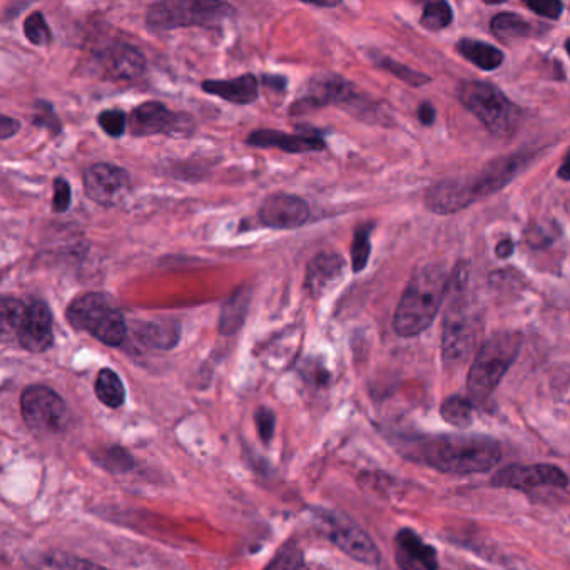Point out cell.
Segmentation results:
<instances>
[{
    "label": "cell",
    "instance_id": "6da1fadb",
    "mask_svg": "<svg viewBox=\"0 0 570 570\" xmlns=\"http://www.w3.org/2000/svg\"><path fill=\"white\" fill-rule=\"evenodd\" d=\"M502 457L499 442L485 435H438L415 447V459L442 474H482Z\"/></svg>",
    "mask_w": 570,
    "mask_h": 570
},
{
    "label": "cell",
    "instance_id": "7a4b0ae2",
    "mask_svg": "<svg viewBox=\"0 0 570 570\" xmlns=\"http://www.w3.org/2000/svg\"><path fill=\"white\" fill-rule=\"evenodd\" d=\"M450 273L443 263L417 268L403 291L393 316V328L400 336H417L432 325L450 288Z\"/></svg>",
    "mask_w": 570,
    "mask_h": 570
},
{
    "label": "cell",
    "instance_id": "3957f363",
    "mask_svg": "<svg viewBox=\"0 0 570 570\" xmlns=\"http://www.w3.org/2000/svg\"><path fill=\"white\" fill-rule=\"evenodd\" d=\"M467 281L469 266L455 268L448 288L450 306L443 323L442 357L448 368H459L469 362L482 333V320L467 295Z\"/></svg>",
    "mask_w": 570,
    "mask_h": 570
},
{
    "label": "cell",
    "instance_id": "277c9868",
    "mask_svg": "<svg viewBox=\"0 0 570 570\" xmlns=\"http://www.w3.org/2000/svg\"><path fill=\"white\" fill-rule=\"evenodd\" d=\"M520 347L522 335L517 331H500L485 341L479 352L475 353L467 378L472 400L484 402L494 393L519 355Z\"/></svg>",
    "mask_w": 570,
    "mask_h": 570
},
{
    "label": "cell",
    "instance_id": "5b68a950",
    "mask_svg": "<svg viewBox=\"0 0 570 570\" xmlns=\"http://www.w3.org/2000/svg\"><path fill=\"white\" fill-rule=\"evenodd\" d=\"M66 318L74 330L86 331L109 347H121L128 336L121 311L102 293L76 296L67 306Z\"/></svg>",
    "mask_w": 570,
    "mask_h": 570
},
{
    "label": "cell",
    "instance_id": "8992f818",
    "mask_svg": "<svg viewBox=\"0 0 570 570\" xmlns=\"http://www.w3.org/2000/svg\"><path fill=\"white\" fill-rule=\"evenodd\" d=\"M460 102L497 138H509L519 126V107L489 82L464 81L457 87Z\"/></svg>",
    "mask_w": 570,
    "mask_h": 570
},
{
    "label": "cell",
    "instance_id": "52a82bcc",
    "mask_svg": "<svg viewBox=\"0 0 570 570\" xmlns=\"http://www.w3.org/2000/svg\"><path fill=\"white\" fill-rule=\"evenodd\" d=\"M235 14V7L226 2L169 0L149 7L146 12V22L149 27L158 31H171L189 26H218Z\"/></svg>",
    "mask_w": 570,
    "mask_h": 570
},
{
    "label": "cell",
    "instance_id": "ba28073f",
    "mask_svg": "<svg viewBox=\"0 0 570 570\" xmlns=\"http://www.w3.org/2000/svg\"><path fill=\"white\" fill-rule=\"evenodd\" d=\"M22 418L36 433H59L67 427L69 413L59 393L44 385H31L22 393Z\"/></svg>",
    "mask_w": 570,
    "mask_h": 570
},
{
    "label": "cell",
    "instance_id": "9c48e42d",
    "mask_svg": "<svg viewBox=\"0 0 570 570\" xmlns=\"http://www.w3.org/2000/svg\"><path fill=\"white\" fill-rule=\"evenodd\" d=\"M490 484L497 489L530 492L537 489H565L569 477L555 465H509L492 477Z\"/></svg>",
    "mask_w": 570,
    "mask_h": 570
},
{
    "label": "cell",
    "instance_id": "30bf717a",
    "mask_svg": "<svg viewBox=\"0 0 570 570\" xmlns=\"http://www.w3.org/2000/svg\"><path fill=\"white\" fill-rule=\"evenodd\" d=\"M84 189L87 198L101 206H116L131 189V179L126 169L109 163L92 164L84 173Z\"/></svg>",
    "mask_w": 570,
    "mask_h": 570
},
{
    "label": "cell",
    "instance_id": "8fae6325",
    "mask_svg": "<svg viewBox=\"0 0 570 570\" xmlns=\"http://www.w3.org/2000/svg\"><path fill=\"white\" fill-rule=\"evenodd\" d=\"M188 123H191V119L169 111L163 102L149 101L134 107L129 116V131L136 138H146L156 134L173 136L181 129L184 133H188L186 129Z\"/></svg>",
    "mask_w": 570,
    "mask_h": 570
},
{
    "label": "cell",
    "instance_id": "7c38bea8",
    "mask_svg": "<svg viewBox=\"0 0 570 570\" xmlns=\"http://www.w3.org/2000/svg\"><path fill=\"white\" fill-rule=\"evenodd\" d=\"M258 219L266 228L296 230L310 219V206L296 194H270L261 204Z\"/></svg>",
    "mask_w": 570,
    "mask_h": 570
},
{
    "label": "cell",
    "instance_id": "4fadbf2b",
    "mask_svg": "<svg viewBox=\"0 0 570 570\" xmlns=\"http://www.w3.org/2000/svg\"><path fill=\"white\" fill-rule=\"evenodd\" d=\"M17 340L24 350L31 353H44L52 347L54 341L52 313L46 301L34 300L29 305L26 320L17 335Z\"/></svg>",
    "mask_w": 570,
    "mask_h": 570
},
{
    "label": "cell",
    "instance_id": "5bb4252c",
    "mask_svg": "<svg viewBox=\"0 0 570 570\" xmlns=\"http://www.w3.org/2000/svg\"><path fill=\"white\" fill-rule=\"evenodd\" d=\"M525 163H527L525 156H509L490 163L482 173L469 176L467 181L470 183L475 201L487 198L504 188L505 184H509L520 169L524 168Z\"/></svg>",
    "mask_w": 570,
    "mask_h": 570
},
{
    "label": "cell",
    "instance_id": "9a60e30c",
    "mask_svg": "<svg viewBox=\"0 0 570 570\" xmlns=\"http://www.w3.org/2000/svg\"><path fill=\"white\" fill-rule=\"evenodd\" d=\"M246 143L255 148H276L285 153L301 154L323 151L325 141L318 134H288L275 129H260L251 133Z\"/></svg>",
    "mask_w": 570,
    "mask_h": 570
},
{
    "label": "cell",
    "instance_id": "2e32d148",
    "mask_svg": "<svg viewBox=\"0 0 570 570\" xmlns=\"http://www.w3.org/2000/svg\"><path fill=\"white\" fill-rule=\"evenodd\" d=\"M330 539L338 549L350 555L352 559L367 565L380 564V552L377 545L362 529L352 524H333Z\"/></svg>",
    "mask_w": 570,
    "mask_h": 570
},
{
    "label": "cell",
    "instance_id": "e0dca14e",
    "mask_svg": "<svg viewBox=\"0 0 570 570\" xmlns=\"http://www.w3.org/2000/svg\"><path fill=\"white\" fill-rule=\"evenodd\" d=\"M475 199L465 178L445 179L435 184L425 196V203L433 213L452 214L465 209Z\"/></svg>",
    "mask_w": 570,
    "mask_h": 570
},
{
    "label": "cell",
    "instance_id": "ac0fdd59",
    "mask_svg": "<svg viewBox=\"0 0 570 570\" xmlns=\"http://www.w3.org/2000/svg\"><path fill=\"white\" fill-rule=\"evenodd\" d=\"M101 64L107 76L116 81L138 79L146 69L141 51L129 44H116L101 54Z\"/></svg>",
    "mask_w": 570,
    "mask_h": 570
},
{
    "label": "cell",
    "instance_id": "d6986e66",
    "mask_svg": "<svg viewBox=\"0 0 570 570\" xmlns=\"http://www.w3.org/2000/svg\"><path fill=\"white\" fill-rule=\"evenodd\" d=\"M343 260L336 253H320L308 263L305 286L313 298H320L336 285L343 275Z\"/></svg>",
    "mask_w": 570,
    "mask_h": 570
},
{
    "label": "cell",
    "instance_id": "ffe728a7",
    "mask_svg": "<svg viewBox=\"0 0 570 570\" xmlns=\"http://www.w3.org/2000/svg\"><path fill=\"white\" fill-rule=\"evenodd\" d=\"M203 91L213 96L238 104V106H248L258 99V79L253 74H243L235 79H208L203 82Z\"/></svg>",
    "mask_w": 570,
    "mask_h": 570
},
{
    "label": "cell",
    "instance_id": "44dd1931",
    "mask_svg": "<svg viewBox=\"0 0 570 570\" xmlns=\"http://www.w3.org/2000/svg\"><path fill=\"white\" fill-rule=\"evenodd\" d=\"M355 97L353 86L350 82L338 76H325L315 79L311 84L310 96L303 99V104L313 106H325V104H341L350 102Z\"/></svg>",
    "mask_w": 570,
    "mask_h": 570
},
{
    "label": "cell",
    "instance_id": "7402d4cb",
    "mask_svg": "<svg viewBox=\"0 0 570 570\" xmlns=\"http://www.w3.org/2000/svg\"><path fill=\"white\" fill-rule=\"evenodd\" d=\"M395 544H397V554L407 557L408 560L422 565L427 570L438 569L437 550L433 549L432 545H428L412 529L400 530L395 537Z\"/></svg>",
    "mask_w": 570,
    "mask_h": 570
},
{
    "label": "cell",
    "instance_id": "603a6c76",
    "mask_svg": "<svg viewBox=\"0 0 570 570\" xmlns=\"http://www.w3.org/2000/svg\"><path fill=\"white\" fill-rule=\"evenodd\" d=\"M27 564L34 570H109L91 560L79 559L76 555L59 550H41L26 557Z\"/></svg>",
    "mask_w": 570,
    "mask_h": 570
},
{
    "label": "cell",
    "instance_id": "cb8c5ba5",
    "mask_svg": "<svg viewBox=\"0 0 570 570\" xmlns=\"http://www.w3.org/2000/svg\"><path fill=\"white\" fill-rule=\"evenodd\" d=\"M460 54L484 71H494L504 62V54L497 47L474 41V39H460L457 44Z\"/></svg>",
    "mask_w": 570,
    "mask_h": 570
},
{
    "label": "cell",
    "instance_id": "d4e9b609",
    "mask_svg": "<svg viewBox=\"0 0 570 570\" xmlns=\"http://www.w3.org/2000/svg\"><path fill=\"white\" fill-rule=\"evenodd\" d=\"M97 398L102 405L109 408H121L126 400V388L118 373L111 368H102L97 373L96 383H94Z\"/></svg>",
    "mask_w": 570,
    "mask_h": 570
},
{
    "label": "cell",
    "instance_id": "484cf974",
    "mask_svg": "<svg viewBox=\"0 0 570 570\" xmlns=\"http://www.w3.org/2000/svg\"><path fill=\"white\" fill-rule=\"evenodd\" d=\"M179 335H181V330H179L178 323H149L139 331V338L144 345L158 348V350L176 347Z\"/></svg>",
    "mask_w": 570,
    "mask_h": 570
},
{
    "label": "cell",
    "instance_id": "4316f807",
    "mask_svg": "<svg viewBox=\"0 0 570 570\" xmlns=\"http://www.w3.org/2000/svg\"><path fill=\"white\" fill-rule=\"evenodd\" d=\"M490 27L495 36L504 41L529 37L532 34V24L525 21L524 17L512 14V12H502L499 16H495Z\"/></svg>",
    "mask_w": 570,
    "mask_h": 570
},
{
    "label": "cell",
    "instance_id": "83f0119b",
    "mask_svg": "<svg viewBox=\"0 0 570 570\" xmlns=\"http://www.w3.org/2000/svg\"><path fill=\"white\" fill-rule=\"evenodd\" d=\"M440 415L445 422L450 423L453 427L469 428L472 425V420H474V405L469 398L453 395L442 403Z\"/></svg>",
    "mask_w": 570,
    "mask_h": 570
},
{
    "label": "cell",
    "instance_id": "f1b7e54d",
    "mask_svg": "<svg viewBox=\"0 0 570 570\" xmlns=\"http://www.w3.org/2000/svg\"><path fill=\"white\" fill-rule=\"evenodd\" d=\"M248 303H250V293H241L240 291L224 305L221 323H219L221 333L231 335L243 325L246 311H248Z\"/></svg>",
    "mask_w": 570,
    "mask_h": 570
},
{
    "label": "cell",
    "instance_id": "f546056e",
    "mask_svg": "<svg viewBox=\"0 0 570 570\" xmlns=\"http://www.w3.org/2000/svg\"><path fill=\"white\" fill-rule=\"evenodd\" d=\"M29 306L24 301L4 296L0 303V318H2V333L4 335H19L24 320H26Z\"/></svg>",
    "mask_w": 570,
    "mask_h": 570
},
{
    "label": "cell",
    "instance_id": "4dcf8cb0",
    "mask_svg": "<svg viewBox=\"0 0 570 570\" xmlns=\"http://www.w3.org/2000/svg\"><path fill=\"white\" fill-rule=\"evenodd\" d=\"M372 224H362L358 228L357 233L353 236L352 243V268L353 273H360L365 270L368 260H370V253H372V243H370V236H372Z\"/></svg>",
    "mask_w": 570,
    "mask_h": 570
},
{
    "label": "cell",
    "instance_id": "1f68e13d",
    "mask_svg": "<svg viewBox=\"0 0 570 570\" xmlns=\"http://www.w3.org/2000/svg\"><path fill=\"white\" fill-rule=\"evenodd\" d=\"M453 21L452 7L447 2H432L423 9L422 26L427 31H442Z\"/></svg>",
    "mask_w": 570,
    "mask_h": 570
},
{
    "label": "cell",
    "instance_id": "d6a6232c",
    "mask_svg": "<svg viewBox=\"0 0 570 570\" xmlns=\"http://www.w3.org/2000/svg\"><path fill=\"white\" fill-rule=\"evenodd\" d=\"M27 41L37 47H47L52 42V32L42 12H32L24 22Z\"/></svg>",
    "mask_w": 570,
    "mask_h": 570
},
{
    "label": "cell",
    "instance_id": "836d02e7",
    "mask_svg": "<svg viewBox=\"0 0 570 570\" xmlns=\"http://www.w3.org/2000/svg\"><path fill=\"white\" fill-rule=\"evenodd\" d=\"M265 570H310V567L306 565L301 550L296 545L288 544L278 550V554L266 565Z\"/></svg>",
    "mask_w": 570,
    "mask_h": 570
},
{
    "label": "cell",
    "instance_id": "e575fe53",
    "mask_svg": "<svg viewBox=\"0 0 570 570\" xmlns=\"http://www.w3.org/2000/svg\"><path fill=\"white\" fill-rule=\"evenodd\" d=\"M97 124L107 136L121 138L129 128V119L121 109H107L97 116Z\"/></svg>",
    "mask_w": 570,
    "mask_h": 570
},
{
    "label": "cell",
    "instance_id": "d590c367",
    "mask_svg": "<svg viewBox=\"0 0 570 570\" xmlns=\"http://www.w3.org/2000/svg\"><path fill=\"white\" fill-rule=\"evenodd\" d=\"M34 126L49 129L52 134L61 133V123L56 116V111L52 104L46 101L36 102V116H34Z\"/></svg>",
    "mask_w": 570,
    "mask_h": 570
},
{
    "label": "cell",
    "instance_id": "8d00e7d4",
    "mask_svg": "<svg viewBox=\"0 0 570 570\" xmlns=\"http://www.w3.org/2000/svg\"><path fill=\"white\" fill-rule=\"evenodd\" d=\"M380 66L385 71L392 72L393 76H397L398 79L412 84V86H422V84H427L430 81L427 76H423L420 72L412 71V69L398 64V62L392 61V59H382Z\"/></svg>",
    "mask_w": 570,
    "mask_h": 570
},
{
    "label": "cell",
    "instance_id": "74e56055",
    "mask_svg": "<svg viewBox=\"0 0 570 570\" xmlns=\"http://www.w3.org/2000/svg\"><path fill=\"white\" fill-rule=\"evenodd\" d=\"M72 189L66 179H54V198H52V211L57 214L66 213L71 208Z\"/></svg>",
    "mask_w": 570,
    "mask_h": 570
},
{
    "label": "cell",
    "instance_id": "f35d334b",
    "mask_svg": "<svg viewBox=\"0 0 570 570\" xmlns=\"http://www.w3.org/2000/svg\"><path fill=\"white\" fill-rule=\"evenodd\" d=\"M256 430L261 440L270 443L271 438L275 435L276 417L270 408L261 407L255 413Z\"/></svg>",
    "mask_w": 570,
    "mask_h": 570
},
{
    "label": "cell",
    "instance_id": "ab89813d",
    "mask_svg": "<svg viewBox=\"0 0 570 570\" xmlns=\"http://www.w3.org/2000/svg\"><path fill=\"white\" fill-rule=\"evenodd\" d=\"M527 7L532 9L535 14L552 19V21L559 19L562 9H564V6L557 0H532V2H527Z\"/></svg>",
    "mask_w": 570,
    "mask_h": 570
},
{
    "label": "cell",
    "instance_id": "60d3db41",
    "mask_svg": "<svg viewBox=\"0 0 570 570\" xmlns=\"http://www.w3.org/2000/svg\"><path fill=\"white\" fill-rule=\"evenodd\" d=\"M19 129H21V121L9 118V116H2V118H0V139H2V141H7V139H11L12 136H16V134L19 133Z\"/></svg>",
    "mask_w": 570,
    "mask_h": 570
},
{
    "label": "cell",
    "instance_id": "b9f144b4",
    "mask_svg": "<svg viewBox=\"0 0 570 570\" xmlns=\"http://www.w3.org/2000/svg\"><path fill=\"white\" fill-rule=\"evenodd\" d=\"M418 119L425 126L433 124V121H435V109H433L432 104L423 102L422 106L418 107Z\"/></svg>",
    "mask_w": 570,
    "mask_h": 570
},
{
    "label": "cell",
    "instance_id": "7bdbcfd3",
    "mask_svg": "<svg viewBox=\"0 0 570 570\" xmlns=\"http://www.w3.org/2000/svg\"><path fill=\"white\" fill-rule=\"evenodd\" d=\"M497 256H499L500 260H507L510 258V255L514 253V243L510 240L500 241L499 245H497V250H495Z\"/></svg>",
    "mask_w": 570,
    "mask_h": 570
},
{
    "label": "cell",
    "instance_id": "ee69618b",
    "mask_svg": "<svg viewBox=\"0 0 570 570\" xmlns=\"http://www.w3.org/2000/svg\"><path fill=\"white\" fill-rule=\"evenodd\" d=\"M397 560L402 570H427L422 565L415 564L412 560H408L407 557H403V555L397 554Z\"/></svg>",
    "mask_w": 570,
    "mask_h": 570
},
{
    "label": "cell",
    "instance_id": "f6af8a7d",
    "mask_svg": "<svg viewBox=\"0 0 570 570\" xmlns=\"http://www.w3.org/2000/svg\"><path fill=\"white\" fill-rule=\"evenodd\" d=\"M559 178L564 179V181H570V151L565 156L564 161L560 164L559 168Z\"/></svg>",
    "mask_w": 570,
    "mask_h": 570
},
{
    "label": "cell",
    "instance_id": "bcb514c9",
    "mask_svg": "<svg viewBox=\"0 0 570 570\" xmlns=\"http://www.w3.org/2000/svg\"><path fill=\"white\" fill-rule=\"evenodd\" d=\"M310 6L313 7H323V9H325V7H336V6H340V2H328V4H326V2H320V4H313V2H311Z\"/></svg>",
    "mask_w": 570,
    "mask_h": 570
},
{
    "label": "cell",
    "instance_id": "7dc6e473",
    "mask_svg": "<svg viewBox=\"0 0 570 570\" xmlns=\"http://www.w3.org/2000/svg\"><path fill=\"white\" fill-rule=\"evenodd\" d=\"M567 51H569V56H570V41L567 42Z\"/></svg>",
    "mask_w": 570,
    "mask_h": 570
}]
</instances>
